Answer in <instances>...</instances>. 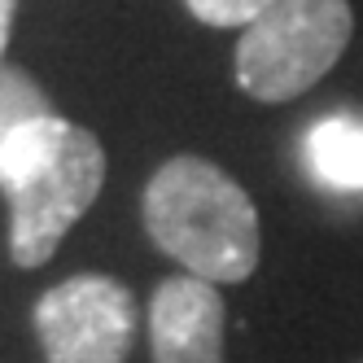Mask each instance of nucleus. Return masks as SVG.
Here are the masks:
<instances>
[{
  "label": "nucleus",
  "instance_id": "10",
  "mask_svg": "<svg viewBox=\"0 0 363 363\" xmlns=\"http://www.w3.org/2000/svg\"><path fill=\"white\" fill-rule=\"evenodd\" d=\"M354 363H363V359H354Z\"/></svg>",
  "mask_w": 363,
  "mask_h": 363
},
{
  "label": "nucleus",
  "instance_id": "3",
  "mask_svg": "<svg viewBox=\"0 0 363 363\" xmlns=\"http://www.w3.org/2000/svg\"><path fill=\"white\" fill-rule=\"evenodd\" d=\"M354 35L350 0H280L241 31L232 74L250 101L280 106L311 92Z\"/></svg>",
  "mask_w": 363,
  "mask_h": 363
},
{
  "label": "nucleus",
  "instance_id": "4",
  "mask_svg": "<svg viewBox=\"0 0 363 363\" xmlns=\"http://www.w3.org/2000/svg\"><path fill=\"white\" fill-rule=\"evenodd\" d=\"M44 363H127L136 342V298L123 280L79 272L35 302Z\"/></svg>",
  "mask_w": 363,
  "mask_h": 363
},
{
  "label": "nucleus",
  "instance_id": "6",
  "mask_svg": "<svg viewBox=\"0 0 363 363\" xmlns=\"http://www.w3.org/2000/svg\"><path fill=\"white\" fill-rule=\"evenodd\" d=\"M306 171L333 193H363V118L328 114L302 136Z\"/></svg>",
  "mask_w": 363,
  "mask_h": 363
},
{
  "label": "nucleus",
  "instance_id": "5",
  "mask_svg": "<svg viewBox=\"0 0 363 363\" xmlns=\"http://www.w3.org/2000/svg\"><path fill=\"white\" fill-rule=\"evenodd\" d=\"M228 311L215 284L197 276H167L149 298L153 363H223Z\"/></svg>",
  "mask_w": 363,
  "mask_h": 363
},
{
  "label": "nucleus",
  "instance_id": "7",
  "mask_svg": "<svg viewBox=\"0 0 363 363\" xmlns=\"http://www.w3.org/2000/svg\"><path fill=\"white\" fill-rule=\"evenodd\" d=\"M53 106H48L44 88L31 79V70L22 66H0V145H5L18 127H27L35 118H48Z\"/></svg>",
  "mask_w": 363,
  "mask_h": 363
},
{
  "label": "nucleus",
  "instance_id": "9",
  "mask_svg": "<svg viewBox=\"0 0 363 363\" xmlns=\"http://www.w3.org/2000/svg\"><path fill=\"white\" fill-rule=\"evenodd\" d=\"M13 18H18V0H0V66H5V48L13 35Z\"/></svg>",
  "mask_w": 363,
  "mask_h": 363
},
{
  "label": "nucleus",
  "instance_id": "8",
  "mask_svg": "<svg viewBox=\"0 0 363 363\" xmlns=\"http://www.w3.org/2000/svg\"><path fill=\"white\" fill-rule=\"evenodd\" d=\"M184 5L206 27H250L267 9H276L280 0H184Z\"/></svg>",
  "mask_w": 363,
  "mask_h": 363
},
{
  "label": "nucleus",
  "instance_id": "1",
  "mask_svg": "<svg viewBox=\"0 0 363 363\" xmlns=\"http://www.w3.org/2000/svg\"><path fill=\"white\" fill-rule=\"evenodd\" d=\"M145 232L162 254L206 284H241L263 254V228L250 193L223 167L197 153H175L145 184Z\"/></svg>",
  "mask_w": 363,
  "mask_h": 363
},
{
  "label": "nucleus",
  "instance_id": "2",
  "mask_svg": "<svg viewBox=\"0 0 363 363\" xmlns=\"http://www.w3.org/2000/svg\"><path fill=\"white\" fill-rule=\"evenodd\" d=\"M106 184V149L88 127L35 118L0 145V193L9 197V258L44 267Z\"/></svg>",
  "mask_w": 363,
  "mask_h": 363
}]
</instances>
